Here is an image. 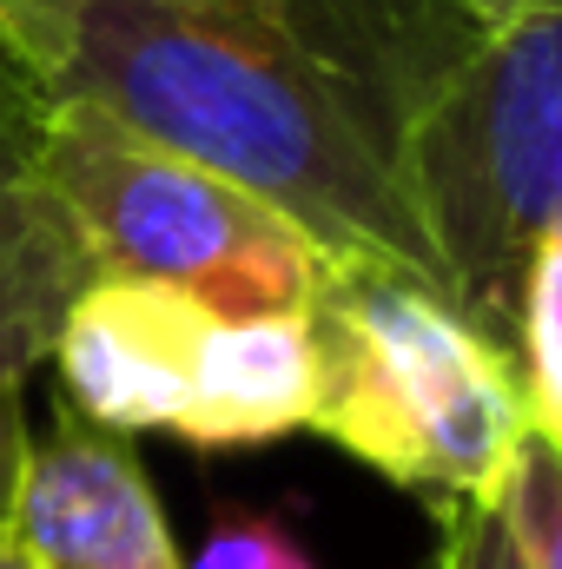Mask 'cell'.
<instances>
[{
    "label": "cell",
    "instance_id": "1",
    "mask_svg": "<svg viewBox=\"0 0 562 569\" xmlns=\"http://www.w3.org/2000/svg\"><path fill=\"white\" fill-rule=\"evenodd\" d=\"M0 67L443 291L378 107L284 0H0Z\"/></svg>",
    "mask_w": 562,
    "mask_h": 569
},
{
    "label": "cell",
    "instance_id": "2",
    "mask_svg": "<svg viewBox=\"0 0 562 569\" xmlns=\"http://www.w3.org/2000/svg\"><path fill=\"white\" fill-rule=\"evenodd\" d=\"M384 120L443 298L510 351L516 284L562 226V0L476 20L456 0H291Z\"/></svg>",
    "mask_w": 562,
    "mask_h": 569
},
{
    "label": "cell",
    "instance_id": "3",
    "mask_svg": "<svg viewBox=\"0 0 562 569\" xmlns=\"http://www.w3.org/2000/svg\"><path fill=\"white\" fill-rule=\"evenodd\" d=\"M311 430L418 497L496 503L530 437L523 385L436 284L371 259H331L311 298Z\"/></svg>",
    "mask_w": 562,
    "mask_h": 569
},
{
    "label": "cell",
    "instance_id": "4",
    "mask_svg": "<svg viewBox=\"0 0 562 569\" xmlns=\"http://www.w3.org/2000/svg\"><path fill=\"white\" fill-rule=\"evenodd\" d=\"M40 179L93 279H152L219 318H259L311 311L331 272L279 206L73 100H40Z\"/></svg>",
    "mask_w": 562,
    "mask_h": 569
},
{
    "label": "cell",
    "instance_id": "5",
    "mask_svg": "<svg viewBox=\"0 0 562 569\" xmlns=\"http://www.w3.org/2000/svg\"><path fill=\"white\" fill-rule=\"evenodd\" d=\"M13 537L33 569H185L133 437L80 418L73 405L33 437Z\"/></svg>",
    "mask_w": 562,
    "mask_h": 569
},
{
    "label": "cell",
    "instance_id": "6",
    "mask_svg": "<svg viewBox=\"0 0 562 569\" xmlns=\"http://www.w3.org/2000/svg\"><path fill=\"white\" fill-rule=\"evenodd\" d=\"M205 305L152 279H87L73 291L47 365L80 418L140 437L179 430L192 398V358L205 331Z\"/></svg>",
    "mask_w": 562,
    "mask_h": 569
},
{
    "label": "cell",
    "instance_id": "7",
    "mask_svg": "<svg viewBox=\"0 0 562 569\" xmlns=\"http://www.w3.org/2000/svg\"><path fill=\"white\" fill-rule=\"evenodd\" d=\"M87 279L93 272L40 179V93L0 67V365H47Z\"/></svg>",
    "mask_w": 562,
    "mask_h": 569
},
{
    "label": "cell",
    "instance_id": "8",
    "mask_svg": "<svg viewBox=\"0 0 562 569\" xmlns=\"http://www.w3.org/2000/svg\"><path fill=\"white\" fill-rule=\"evenodd\" d=\"M318 411V345L304 311H259V318H205L192 358V398L172 437L199 450L272 443L311 430Z\"/></svg>",
    "mask_w": 562,
    "mask_h": 569
},
{
    "label": "cell",
    "instance_id": "9",
    "mask_svg": "<svg viewBox=\"0 0 562 569\" xmlns=\"http://www.w3.org/2000/svg\"><path fill=\"white\" fill-rule=\"evenodd\" d=\"M510 365H516V385H523L530 437L562 457V226H543L530 259H523Z\"/></svg>",
    "mask_w": 562,
    "mask_h": 569
},
{
    "label": "cell",
    "instance_id": "10",
    "mask_svg": "<svg viewBox=\"0 0 562 569\" xmlns=\"http://www.w3.org/2000/svg\"><path fill=\"white\" fill-rule=\"evenodd\" d=\"M496 510L510 517L516 530V550L530 569H562V457L550 443L523 437L516 463H510V483L496 497Z\"/></svg>",
    "mask_w": 562,
    "mask_h": 569
},
{
    "label": "cell",
    "instance_id": "11",
    "mask_svg": "<svg viewBox=\"0 0 562 569\" xmlns=\"http://www.w3.org/2000/svg\"><path fill=\"white\" fill-rule=\"evenodd\" d=\"M430 569H530L516 550V530L496 503L436 497V550Z\"/></svg>",
    "mask_w": 562,
    "mask_h": 569
},
{
    "label": "cell",
    "instance_id": "12",
    "mask_svg": "<svg viewBox=\"0 0 562 569\" xmlns=\"http://www.w3.org/2000/svg\"><path fill=\"white\" fill-rule=\"evenodd\" d=\"M185 569H318L272 517H225Z\"/></svg>",
    "mask_w": 562,
    "mask_h": 569
},
{
    "label": "cell",
    "instance_id": "13",
    "mask_svg": "<svg viewBox=\"0 0 562 569\" xmlns=\"http://www.w3.org/2000/svg\"><path fill=\"white\" fill-rule=\"evenodd\" d=\"M27 457H33V430H27V371L0 365V530H13V503H20Z\"/></svg>",
    "mask_w": 562,
    "mask_h": 569
},
{
    "label": "cell",
    "instance_id": "14",
    "mask_svg": "<svg viewBox=\"0 0 562 569\" xmlns=\"http://www.w3.org/2000/svg\"><path fill=\"white\" fill-rule=\"evenodd\" d=\"M0 569H33V557H27V543H20L13 530H0Z\"/></svg>",
    "mask_w": 562,
    "mask_h": 569
},
{
    "label": "cell",
    "instance_id": "15",
    "mask_svg": "<svg viewBox=\"0 0 562 569\" xmlns=\"http://www.w3.org/2000/svg\"><path fill=\"white\" fill-rule=\"evenodd\" d=\"M456 7H470L476 20H496V13H516V7H536V0H456Z\"/></svg>",
    "mask_w": 562,
    "mask_h": 569
}]
</instances>
